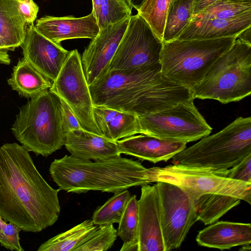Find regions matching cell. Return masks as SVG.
<instances>
[{
	"label": "cell",
	"mask_w": 251,
	"mask_h": 251,
	"mask_svg": "<svg viewBox=\"0 0 251 251\" xmlns=\"http://www.w3.org/2000/svg\"><path fill=\"white\" fill-rule=\"evenodd\" d=\"M64 146L71 156L85 160H104L121 154L117 142L83 129L68 132Z\"/></svg>",
	"instance_id": "cell-18"
},
{
	"label": "cell",
	"mask_w": 251,
	"mask_h": 251,
	"mask_svg": "<svg viewBox=\"0 0 251 251\" xmlns=\"http://www.w3.org/2000/svg\"><path fill=\"white\" fill-rule=\"evenodd\" d=\"M214 171L221 176L251 183V155L230 169Z\"/></svg>",
	"instance_id": "cell-33"
},
{
	"label": "cell",
	"mask_w": 251,
	"mask_h": 251,
	"mask_svg": "<svg viewBox=\"0 0 251 251\" xmlns=\"http://www.w3.org/2000/svg\"><path fill=\"white\" fill-rule=\"evenodd\" d=\"M117 235L123 242L121 251H137L138 246V200L129 199L119 222Z\"/></svg>",
	"instance_id": "cell-27"
},
{
	"label": "cell",
	"mask_w": 251,
	"mask_h": 251,
	"mask_svg": "<svg viewBox=\"0 0 251 251\" xmlns=\"http://www.w3.org/2000/svg\"><path fill=\"white\" fill-rule=\"evenodd\" d=\"M241 201L237 197L226 195L208 194L203 195L195 202L198 221L205 225L214 223L240 204Z\"/></svg>",
	"instance_id": "cell-25"
},
{
	"label": "cell",
	"mask_w": 251,
	"mask_h": 251,
	"mask_svg": "<svg viewBox=\"0 0 251 251\" xmlns=\"http://www.w3.org/2000/svg\"><path fill=\"white\" fill-rule=\"evenodd\" d=\"M29 152L16 143L0 147V217L24 231L36 233L58 220L60 190L47 182Z\"/></svg>",
	"instance_id": "cell-1"
},
{
	"label": "cell",
	"mask_w": 251,
	"mask_h": 251,
	"mask_svg": "<svg viewBox=\"0 0 251 251\" xmlns=\"http://www.w3.org/2000/svg\"><path fill=\"white\" fill-rule=\"evenodd\" d=\"M30 99L20 108L11 130L29 151L48 156L65 144L61 99L50 89Z\"/></svg>",
	"instance_id": "cell-3"
},
{
	"label": "cell",
	"mask_w": 251,
	"mask_h": 251,
	"mask_svg": "<svg viewBox=\"0 0 251 251\" xmlns=\"http://www.w3.org/2000/svg\"><path fill=\"white\" fill-rule=\"evenodd\" d=\"M93 116L100 134L117 142L139 134L138 117L135 115L104 106H93Z\"/></svg>",
	"instance_id": "cell-22"
},
{
	"label": "cell",
	"mask_w": 251,
	"mask_h": 251,
	"mask_svg": "<svg viewBox=\"0 0 251 251\" xmlns=\"http://www.w3.org/2000/svg\"><path fill=\"white\" fill-rule=\"evenodd\" d=\"M117 143L121 154L154 163L171 159L185 149L187 144L144 134L123 138Z\"/></svg>",
	"instance_id": "cell-17"
},
{
	"label": "cell",
	"mask_w": 251,
	"mask_h": 251,
	"mask_svg": "<svg viewBox=\"0 0 251 251\" xmlns=\"http://www.w3.org/2000/svg\"><path fill=\"white\" fill-rule=\"evenodd\" d=\"M49 172L60 190L77 194L90 191L114 193L149 184L148 168L121 156L92 161L66 154L54 159Z\"/></svg>",
	"instance_id": "cell-2"
},
{
	"label": "cell",
	"mask_w": 251,
	"mask_h": 251,
	"mask_svg": "<svg viewBox=\"0 0 251 251\" xmlns=\"http://www.w3.org/2000/svg\"><path fill=\"white\" fill-rule=\"evenodd\" d=\"M92 220H86L72 228L49 239L38 251H75L85 242L98 228Z\"/></svg>",
	"instance_id": "cell-24"
},
{
	"label": "cell",
	"mask_w": 251,
	"mask_h": 251,
	"mask_svg": "<svg viewBox=\"0 0 251 251\" xmlns=\"http://www.w3.org/2000/svg\"><path fill=\"white\" fill-rule=\"evenodd\" d=\"M251 26V12L236 18L191 21L178 39H210L237 36Z\"/></svg>",
	"instance_id": "cell-21"
},
{
	"label": "cell",
	"mask_w": 251,
	"mask_h": 251,
	"mask_svg": "<svg viewBox=\"0 0 251 251\" xmlns=\"http://www.w3.org/2000/svg\"><path fill=\"white\" fill-rule=\"evenodd\" d=\"M92 11L100 30L131 16L128 0H92Z\"/></svg>",
	"instance_id": "cell-28"
},
{
	"label": "cell",
	"mask_w": 251,
	"mask_h": 251,
	"mask_svg": "<svg viewBox=\"0 0 251 251\" xmlns=\"http://www.w3.org/2000/svg\"><path fill=\"white\" fill-rule=\"evenodd\" d=\"M28 25L18 9L17 0H0V64L9 65V51L21 46Z\"/></svg>",
	"instance_id": "cell-19"
},
{
	"label": "cell",
	"mask_w": 251,
	"mask_h": 251,
	"mask_svg": "<svg viewBox=\"0 0 251 251\" xmlns=\"http://www.w3.org/2000/svg\"><path fill=\"white\" fill-rule=\"evenodd\" d=\"M137 117L139 134L186 143L209 135L212 130L194 105V100Z\"/></svg>",
	"instance_id": "cell-9"
},
{
	"label": "cell",
	"mask_w": 251,
	"mask_h": 251,
	"mask_svg": "<svg viewBox=\"0 0 251 251\" xmlns=\"http://www.w3.org/2000/svg\"><path fill=\"white\" fill-rule=\"evenodd\" d=\"M236 38L251 45V26L239 33Z\"/></svg>",
	"instance_id": "cell-38"
},
{
	"label": "cell",
	"mask_w": 251,
	"mask_h": 251,
	"mask_svg": "<svg viewBox=\"0 0 251 251\" xmlns=\"http://www.w3.org/2000/svg\"><path fill=\"white\" fill-rule=\"evenodd\" d=\"M196 240L200 246L221 250L250 245L251 243V225L216 221L200 230Z\"/></svg>",
	"instance_id": "cell-20"
},
{
	"label": "cell",
	"mask_w": 251,
	"mask_h": 251,
	"mask_svg": "<svg viewBox=\"0 0 251 251\" xmlns=\"http://www.w3.org/2000/svg\"><path fill=\"white\" fill-rule=\"evenodd\" d=\"M160 63L131 70L107 71L89 86L93 106L139 116L144 97L161 77Z\"/></svg>",
	"instance_id": "cell-7"
},
{
	"label": "cell",
	"mask_w": 251,
	"mask_h": 251,
	"mask_svg": "<svg viewBox=\"0 0 251 251\" xmlns=\"http://www.w3.org/2000/svg\"><path fill=\"white\" fill-rule=\"evenodd\" d=\"M3 220L0 217V244L1 246H5V239L2 232V225Z\"/></svg>",
	"instance_id": "cell-40"
},
{
	"label": "cell",
	"mask_w": 251,
	"mask_h": 251,
	"mask_svg": "<svg viewBox=\"0 0 251 251\" xmlns=\"http://www.w3.org/2000/svg\"><path fill=\"white\" fill-rule=\"evenodd\" d=\"M191 90L194 99H211L224 104L250 96L251 45L236 38Z\"/></svg>",
	"instance_id": "cell-6"
},
{
	"label": "cell",
	"mask_w": 251,
	"mask_h": 251,
	"mask_svg": "<svg viewBox=\"0 0 251 251\" xmlns=\"http://www.w3.org/2000/svg\"><path fill=\"white\" fill-rule=\"evenodd\" d=\"M117 236V230L113 224L98 226L90 238L75 251H107L113 245Z\"/></svg>",
	"instance_id": "cell-32"
},
{
	"label": "cell",
	"mask_w": 251,
	"mask_h": 251,
	"mask_svg": "<svg viewBox=\"0 0 251 251\" xmlns=\"http://www.w3.org/2000/svg\"><path fill=\"white\" fill-rule=\"evenodd\" d=\"M21 230V228L17 225L3 220L2 232L5 239V248L11 251H24L20 243L19 233Z\"/></svg>",
	"instance_id": "cell-34"
},
{
	"label": "cell",
	"mask_w": 251,
	"mask_h": 251,
	"mask_svg": "<svg viewBox=\"0 0 251 251\" xmlns=\"http://www.w3.org/2000/svg\"><path fill=\"white\" fill-rule=\"evenodd\" d=\"M130 18L127 17L100 30L97 35L85 49L81 58L89 86L107 71Z\"/></svg>",
	"instance_id": "cell-13"
},
{
	"label": "cell",
	"mask_w": 251,
	"mask_h": 251,
	"mask_svg": "<svg viewBox=\"0 0 251 251\" xmlns=\"http://www.w3.org/2000/svg\"></svg>",
	"instance_id": "cell-42"
},
{
	"label": "cell",
	"mask_w": 251,
	"mask_h": 251,
	"mask_svg": "<svg viewBox=\"0 0 251 251\" xmlns=\"http://www.w3.org/2000/svg\"><path fill=\"white\" fill-rule=\"evenodd\" d=\"M24 58L52 82L57 77L70 51L37 31L33 24L28 25L21 46Z\"/></svg>",
	"instance_id": "cell-14"
},
{
	"label": "cell",
	"mask_w": 251,
	"mask_h": 251,
	"mask_svg": "<svg viewBox=\"0 0 251 251\" xmlns=\"http://www.w3.org/2000/svg\"><path fill=\"white\" fill-rule=\"evenodd\" d=\"M18 9L28 25L33 24L39 11L38 6L33 0H17Z\"/></svg>",
	"instance_id": "cell-35"
},
{
	"label": "cell",
	"mask_w": 251,
	"mask_h": 251,
	"mask_svg": "<svg viewBox=\"0 0 251 251\" xmlns=\"http://www.w3.org/2000/svg\"><path fill=\"white\" fill-rule=\"evenodd\" d=\"M34 27L40 34L57 44L68 39H92L100 31L92 12L80 18L45 16L36 20Z\"/></svg>",
	"instance_id": "cell-16"
},
{
	"label": "cell",
	"mask_w": 251,
	"mask_h": 251,
	"mask_svg": "<svg viewBox=\"0 0 251 251\" xmlns=\"http://www.w3.org/2000/svg\"><path fill=\"white\" fill-rule=\"evenodd\" d=\"M131 195L127 189L116 192L94 212L92 221L96 225L119 223Z\"/></svg>",
	"instance_id": "cell-29"
},
{
	"label": "cell",
	"mask_w": 251,
	"mask_h": 251,
	"mask_svg": "<svg viewBox=\"0 0 251 251\" xmlns=\"http://www.w3.org/2000/svg\"><path fill=\"white\" fill-rule=\"evenodd\" d=\"M218 0H194L193 16L196 15Z\"/></svg>",
	"instance_id": "cell-37"
},
{
	"label": "cell",
	"mask_w": 251,
	"mask_h": 251,
	"mask_svg": "<svg viewBox=\"0 0 251 251\" xmlns=\"http://www.w3.org/2000/svg\"><path fill=\"white\" fill-rule=\"evenodd\" d=\"M251 12V0H218L191 21L208 19H228Z\"/></svg>",
	"instance_id": "cell-30"
},
{
	"label": "cell",
	"mask_w": 251,
	"mask_h": 251,
	"mask_svg": "<svg viewBox=\"0 0 251 251\" xmlns=\"http://www.w3.org/2000/svg\"><path fill=\"white\" fill-rule=\"evenodd\" d=\"M7 82L19 95L27 98L50 89L52 83L24 57L13 67Z\"/></svg>",
	"instance_id": "cell-23"
},
{
	"label": "cell",
	"mask_w": 251,
	"mask_h": 251,
	"mask_svg": "<svg viewBox=\"0 0 251 251\" xmlns=\"http://www.w3.org/2000/svg\"><path fill=\"white\" fill-rule=\"evenodd\" d=\"M50 89L68 104L83 129L100 135L94 121L92 97L77 50L70 51Z\"/></svg>",
	"instance_id": "cell-12"
},
{
	"label": "cell",
	"mask_w": 251,
	"mask_h": 251,
	"mask_svg": "<svg viewBox=\"0 0 251 251\" xmlns=\"http://www.w3.org/2000/svg\"><path fill=\"white\" fill-rule=\"evenodd\" d=\"M130 4L133 8H135L137 11L142 5L145 0H128Z\"/></svg>",
	"instance_id": "cell-39"
},
{
	"label": "cell",
	"mask_w": 251,
	"mask_h": 251,
	"mask_svg": "<svg viewBox=\"0 0 251 251\" xmlns=\"http://www.w3.org/2000/svg\"><path fill=\"white\" fill-rule=\"evenodd\" d=\"M242 248L240 249V250L242 251H250L251 250V244L250 245H245L242 246Z\"/></svg>",
	"instance_id": "cell-41"
},
{
	"label": "cell",
	"mask_w": 251,
	"mask_h": 251,
	"mask_svg": "<svg viewBox=\"0 0 251 251\" xmlns=\"http://www.w3.org/2000/svg\"><path fill=\"white\" fill-rule=\"evenodd\" d=\"M251 155V118L240 117L224 129L205 136L172 158L173 164L224 171Z\"/></svg>",
	"instance_id": "cell-4"
},
{
	"label": "cell",
	"mask_w": 251,
	"mask_h": 251,
	"mask_svg": "<svg viewBox=\"0 0 251 251\" xmlns=\"http://www.w3.org/2000/svg\"><path fill=\"white\" fill-rule=\"evenodd\" d=\"M194 0H171L162 43L177 39L191 20Z\"/></svg>",
	"instance_id": "cell-26"
},
{
	"label": "cell",
	"mask_w": 251,
	"mask_h": 251,
	"mask_svg": "<svg viewBox=\"0 0 251 251\" xmlns=\"http://www.w3.org/2000/svg\"><path fill=\"white\" fill-rule=\"evenodd\" d=\"M237 35L210 39H176L163 43L160 57L161 75L191 89L231 47Z\"/></svg>",
	"instance_id": "cell-5"
},
{
	"label": "cell",
	"mask_w": 251,
	"mask_h": 251,
	"mask_svg": "<svg viewBox=\"0 0 251 251\" xmlns=\"http://www.w3.org/2000/svg\"><path fill=\"white\" fill-rule=\"evenodd\" d=\"M161 227L165 251L179 248L190 229L198 221L194 201L179 186L156 182Z\"/></svg>",
	"instance_id": "cell-10"
},
{
	"label": "cell",
	"mask_w": 251,
	"mask_h": 251,
	"mask_svg": "<svg viewBox=\"0 0 251 251\" xmlns=\"http://www.w3.org/2000/svg\"><path fill=\"white\" fill-rule=\"evenodd\" d=\"M137 251H165L158 195L155 185L141 186L138 200Z\"/></svg>",
	"instance_id": "cell-15"
},
{
	"label": "cell",
	"mask_w": 251,
	"mask_h": 251,
	"mask_svg": "<svg viewBox=\"0 0 251 251\" xmlns=\"http://www.w3.org/2000/svg\"><path fill=\"white\" fill-rule=\"evenodd\" d=\"M61 101L63 121L67 133L69 131L83 129L70 107L62 99Z\"/></svg>",
	"instance_id": "cell-36"
},
{
	"label": "cell",
	"mask_w": 251,
	"mask_h": 251,
	"mask_svg": "<svg viewBox=\"0 0 251 251\" xmlns=\"http://www.w3.org/2000/svg\"><path fill=\"white\" fill-rule=\"evenodd\" d=\"M162 46L146 21L138 13L131 15L107 71L131 70L160 63Z\"/></svg>",
	"instance_id": "cell-11"
},
{
	"label": "cell",
	"mask_w": 251,
	"mask_h": 251,
	"mask_svg": "<svg viewBox=\"0 0 251 251\" xmlns=\"http://www.w3.org/2000/svg\"><path fill=\"white\" fill-rule=\"evenodd\" d=\"M171 0H145L137 10L155 35L162 42L167 14Z\"/></svg>",
	"instance_id": "cell-31"
},
{
	"label": "cell",
	"mask_w": 251,
	"mask_h": 251,
	"mask_svg": "<svg viewBox=\"0 0 251 251\" xmlns=\"http://www.w3.org/2000/svg\"><path fill=\"white\" fill-rule=\"evenodd\" d=\"M163 181L182 189L194 201L208 194L237 197L251 204V183L218 175L214 171L173 164L148 168L149 183Z\"/></svg>",
	"instance_id": "cell-8"
}]
</instances>
